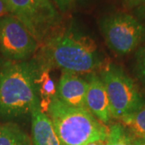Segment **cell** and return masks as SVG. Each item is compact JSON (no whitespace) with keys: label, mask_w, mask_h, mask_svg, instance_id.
Instances as JSON below:
<instances>
[{"label":"cell","mask_w":145,"mask_h":145,"mask_svg":"<svg viewBox=\"0 0 145 145\" xmlns=\"http://www.w3.org/2000/svg\"><path fill=\"white\" fill-rule=\"evenodd\" d=\"M52 32L43 48V60L51 66L78 74L91 73L103 66V58L90 36L72 27Z\"/></svg>","instance_id":"obj_1"},{"label":"cell","mask_w":145,"mask_h":145,"mask_svg":"<svg viewBox=\"0 0 145 145\" xmlns=\"http://www.w3.org/2000/svg\"><path fill=\"white\" fill-rule=\"evenodd\" d=\"M38 60L4 61L0 67V115L31 114L40 105L37 91Z\"/></svg>","instance_id":"obj_2"},{"label":"cell","mask_w":145,"mask_h":145,"mask_svg":"<svg viewBox=\"0 0 145 145\" xmlns=\"http://www.w3.org/2000/svg\"><path fill=\"white\" fill-rule=\"evenodd\" d=\"M47 114L61 145H87L106 140L108 126L101 123L86 107L70 106L55 97Z\"/></svg>","instance_id":"obj_3"},{"label":"cell","mask_w":145,"mask_h":145,"mask_svg":"<svg viewBox=\"0 0 145 145\" xmlns=\"http://www.w3.org/2000/svg\"><path fill=\"white\" fill-rule=\"evenodd\" d=\"M99 76L107 93L113 119L119 121L145 103L137 85L118 65H103Z\"/></svg>","instance_id":"obj_4"},{"label":"cell","mask_w":145,"mask_h":145,"mask_svg":"<svg viewBox=\"0 0 145 145\" xmlns=\"http://www.w3.org/2000/svg\"><path fill=\"white\" fill-rule=\"evenodd\" d=\"M99 28L107 47L119 56L130 54L145 40L144 24L123 12L104 16Z\"/></svg>","instance_id":"obj_5"},{"label":"cell","mask_w":145,"mask_h":145,"mask_svg":"<svg viewBox=\"0 0 145 145\" xmlns=\"http://www.w3.org/2000/svg\"><path fill=\"white\" fill-rule=\"evenodd\" d=\"M39 43L13 15L0 18V52L11 61H22L36 52Z\"/></svg>","instance_id":"obj_6"},{"label":"cell","mask_w":145,"mask_h":145,"mask_svg":"<svg viewBox=\"0 0 145 145\" xmlns=\"http://www.w3.org/2000/svg\"><path fill=\"white\" fill-rule=\"evenodd\" d=\"M10 15H13L26 27L37 42L45 41L49 32L44 23L37 13L31 0H5Z\"/></svg>","instance_id":"obj_7"},{"label":"cell","mask_w":145,"mask_h":145,"mask_svg":"<svg viewBox=\"0 0 145 145\" xmlns=\"http://www.w3.org/2000/svg\"><path fill=\"white\" fill-rule=\"evenodd\" d=\"M88 82L78 73L62 71L57 85V97L68 106L86 107Z\"/></svg>","instance_id":"obj_8"},{"label":"cell","mask_w":145,"mask_h":145,"mask_svg":"<svg viewBox=\"0 0 145 145\" xmlns=\"http://www.w3.org/2000/svg\"><path fill=\"white\" fill-rule=\"evenodd\" d=\"M88 88L86 96V107L103 124H109L111 114L107 93L99 74L91 72L86 79Z\"/></svg>","instance_id":"obj_9"},{"label":"cell","mask_w":145,"mask_h":145,"mask_svg":"<svg viewBox=\"0 0 145 145\" xmlns=\"http://www.w3.org/2000/svg\"><path fill=\"white\" fill-rule=\"evenodd\" d=\"M31 145H61L50 118L37 105L31 112Z\"/></svg>","instance_id":"obj_10"},{"label":"cell","mask_w":145,"mask_h":145,"mask_svg":"<svg viewBox=\"0 0 145 145\" xmlns=\"http://www.w3.org/2000/svg\"><path fill=\"white\" fill-rule=\"evenodd\" d=\"M39 72L36 80L37 91L40 99V107L44 113L48 112V106L57 95V85L51 76L52 66L44 60H38Z\"/></svg>","instance_id":"obj_11"},{"label":"cell","mask_w":145,"mask_h":145,"mask_svg":"<svg viewBox=\"0 0 145 145\" xmlns=\"http://www.w3.org/2000/svg\"><path fill=\"white\" fill-rule=\"evenodd\" d=\"M119 123L134 139H145V103L133 113L120 119Z\"/></svg>","instance_id":"obj_12"},{"label":"cell","mask_w":145,"mask_h":145,"mask_svg":"<svg viewBox=\"0 0 145 145\" xmlns=\"http://www.w3.org/2000/svg\"><path fill=\"white\" fill-rule=\"evenodd\" d=\"M0 145H31L26 133L14 123L0 125Z\"/></svg>","instance_id":"obj_13"},{"label":"cell","mask_w":145,"mask_h":145,"mask_svg":"<svg viewBox=\"0 0 145 145\" xmlns=\"http://www.w3.org/2000/svg\"><path fill=\"white\" fill-rule=\"evenodd\" d=\"M31 2L48 30L54 31L61 18L52 0H31Z\"/></svg>","instance_id":"obj_14"},{"label":"cell","mask_w":145,"mask_h":145,"mask_svg":"<svg viewBox=\"0 0 145 145\" xmlns=\"http://www.w3.org/2000/svg\"><path fill=\"white\" fill-rule=\"evenodd\" d=\"M105 145H135V139L120 123L108 126V134Z\"/></svg>","instance_id":"obj_15"},{"label":"cell","mask_w":145,"mask_h":145,"mask_svg":"<svg viewBox=\"0 0 145 145\" xmlns=\"http://www.w3.org/2000/svg\"><path fill=\"white\" fill-rule=\"evenodd\" d=\"M135 71L137 78L143 82L145 80V44L136 51Z\"/></svg>","instance_id":"obj_16"},{"label":"cell","mask_w":145,"mask_h":145,"mask_svg":"<svg viewBox=\"0 0 145 145\" xmlns=\"http://www.w3.org/2000/svg\"><path fill=\"white\" fill-rule=\"evenodd\" d=\"M52 1L56 3L59 10L61 11H66L70 7H72L78 0H52Z\"/></svg>","instance_id":"obj_17"},{"label":"cell","mask_w":145,"mask_h":145,"mask_svg":"<svg viewBox=\"0 0 145 145\" xmlns=\"http://www.w3.org/2000/svg\"><path fill=\"white\" fill-rule=\"evenodd\" d=\"M135 17L143 24L145 23V2L136 7L135 10Z\"/></svg>","instance_id":"obj_18"},{"label":"cell","mask_w":145,"mask_h":145,"mask_svg":"<svg viewBox=\"0 0 145 145\" xmlns=\"http://www.w3.org/2000/svg\"><path fill=\"white\" fill-rule=\"evenodd\" d=\"M10 14L8 7L7 5L5 0H0V18L3 16Z\"/></svg>","instance_id":"obj_19"},{"label":"cell","mask_w":145,"mask_h":145,"mask_svg":"<svg viewBox=\"0 0 145 145\" xmlns=\"http://www.w3.org/2000/svg\"><path fill=\"white\" fill-rule=\"evenodd\" d=\"M123 1L127 5L131 7H138L145 2V0H123Z\"/></svg>","instance_id":"obj_20"},{"label":"cell","mask_w":145,"mask_h":145,"mask_svg":"<svg viewBox=\"0 0 145 145\" xmlns=\"http://www.w3.org/2000/svg\"><path fill=\"white\" fill-rule=\"evenodd\" d=\"M135 145H145V139H135Z\"/></svg>","instance_id":"obj_21"},{"label":"cell","mask_w":145,"mask_h":145,"mask_svg":"<svg viewBox=\"0 0 145 145\" xmlns=\"http://www.w3.org/2000/svg\"><path fill=\"white\" fill-rule=\"evenodd\" d=\"M87 145H105V141H96V142H92Z\"/></svg>","instance_id":"obj_22"},{"label":"cell","mask_w":145,"mask_h":145,"mask_svg":"<svg viewBox=\"0 0 145 145\" xmlns=\"http://www.w3.org/2000/svg\"><path fill=\"white\" fill-rule=\"evenodd\" d=\"M3 63H4V61H3V60H2V59L0 58V67H1L2 65H3Z\"/></svg>","instance_id":"obj_23"},{"label":"cell","mask_w":145,"mask_h":145,"mask_svg":"<svg viewBox=\"0 0 145 145\" xmlns=\"http://www.w3.org/2000/svg\"><path fill=\"white\" fill-rule=\"evenodd\" d=\"M143 84H144V87H145V80L143 82Z\"/></svg>","instance_id":"obj_24"}]
</instances>
